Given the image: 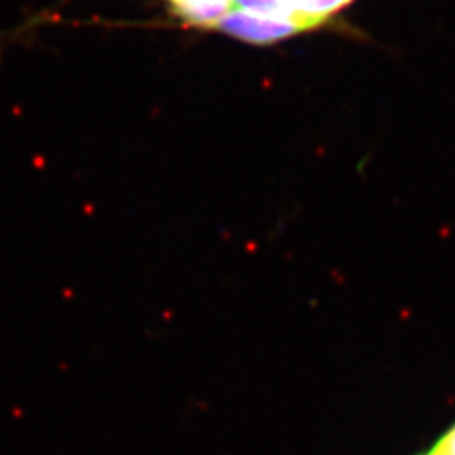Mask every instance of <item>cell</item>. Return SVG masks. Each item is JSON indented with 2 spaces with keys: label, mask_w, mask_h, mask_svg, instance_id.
<instances>
[{
  "label": "cell",
  "mask_w": 455,
  "mask_h": 455,
  "mask_svg": "<svg viewBox=\"0 0 455 455\" xmlns=\"http://www.w3.org/2000/svg\"><path fill=\"white\" fill-rule=\"evenodd\" d=\"M353 0H233V9L285 24L295 34L323 26Z\"/></svg>",
  "instance_id": "1"
},
{
  "label": "cell",
  "mask_w": 455,
  "mask_h": 455,
  "mask_svg": "<svg viewBox=\"0 0 455 455\" xmlns=\"http://www.w3.org/2000/svg\"><path fill=\"white\" fill-rule=\"evenodd\" d=\"M167 4L180 22L206 31H212L233 9V0H167Z\"/></svg>",
  "instance_id": "2"
},
{
  "label": "cell",
  "mask_w": 455,
  "mask_h": 455,
  "mask_svg": "<svg viewBox=\"0 0 455 455\" xmlns=\"http://www.w3.org/2000/svg\"><path fill=\"white\" fill-rule=\"evenodd\" d=\"M430 452L435 455H455V425L437 442V445Z\"/></svg>",
  "instance_id": "3"
},
{
  "label": "cell",
  "mask_w": 455,
  "mask_h": 455,
  "mask_svg": "<svg viewBox=\"0 0 455 455\" xmlns=\"http://www.w3.org/2000/svg\"><path fill=\"white\" fill-rule=\"evenodd\" d=\"M427 455H435V454H432V452H428V454H427Z\"/></svg>",
  "instance_id": "4"
}]
</instances>
